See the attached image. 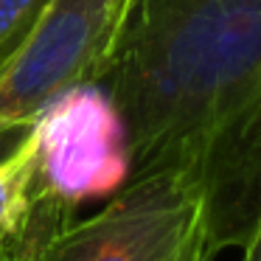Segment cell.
<instances>
[{
	"mask_svg": "<svg viewBox=\"0 0 261 261\" xmlns=\"http://www.w3.org/2000/svg\"><path fill=\"white\" fill-rule=\"evenodd\" d=\"M135 174L174 171L202 202L205 253L261 239V0H132L101 76Z\"/></svg>",
	"mask_w": 261,
	"mask_h": 261,
	"instance_id": "6da1fadb",
	"label": "cell"
},
{
	"mask_svg": "<svg viewBox=\"0 0 261 261\" xmlns=\"http://www.w3.org/2000/svg\"><path fill=\"white\" fill-rule=\"evenodd\" d=\"M12 261H208L202 202L174 171L135 174L101 211L57 219Z\"/></svg>",
	"mask_w": 261,
	"mask_h": 261,
	"instance_id": "7a4b0ae2",
	"label": "cell"
},
{
	"mask_svg": "<svg viewBox=\"0 0 261 261\" xmlns=\"http://www.w3.org/2000/svg\"><path fill=\"white\" fill-rule=\"evenodd\" d=\"M132 0H45L20 51L0 70V124L29 129L62 93L98 85Z\"/></svg>",
	"mask_w": 261,
	"mask_h": 261,
	"instance_id": "3957f363",
	"label": "cell"
},
{
	"mask_svg": "<svg viewBox=\"0 0 261 261\" xmlns=\"http://www.w3.org/2000/svg\"><path fill=\"white\" fill-rule=\"evenodd\" d=\"M59 188L42 171L40 135L34 124L25 129V138L12 154L0 160V261H12L31 239L37 227H48V222L59 205Z\"/></svg>",
	"mask_w": 261,
	"mask_h": 261,
	"instance_id": "277c9868",
	"label": "cell"
},
{
	"mask_svg": "<svg viewBox=\"0 0 261 261\" xmlns=\"http://www.w3.org/2000/svg\"><path fill=\"white\" fill-rule=\"evenodd\" d=\"M45 0H0V70L20 51Z\"/></svg>",
	"mask_w": 261,
	"mask_h": 261,
	"instance_id": "5b68a950",
	"label": "cell"
},
{
	"mask_svg": "<svg viewBox=\"0 0 261 261\" xmlns=\"http://www.w3.org/2000/svg\"><path fill=\"white\" fill-rule=\"evenodd\" d=\"M255 261H261V239H258V247H255Z\"/></svg>",
	"mask_w": 261,
	"mask_h": 261,
	"instance_id": "8992f818",
	"label": "cell"
},
{
	"mask_svg": "<svg viewBox=\"0 0 261 261\" xmlns=\"http://www.w3.org/2000/svg\"><path fill=\"white\" fill-rule=\"evenodd\" d=\"M3 135H6V129H3V124H0V138H3Z\"/></svg>",
	"mask_w": 261,
	"mask_h": 261,
	"instance_id": "52a82bcc",
	"label": "cell"
}]
</instances>
